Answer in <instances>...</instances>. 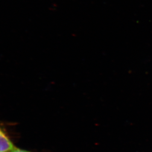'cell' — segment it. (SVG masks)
<instances>
[{
	"label": "cell",
	"mask_w": 152,
	"mask_h": 152,
	"mask_svg": "<svg viewBox=\"0 0 152 152\" xmlns=\"http://www.w3.org/2000/svg\"><path fill=\"white\" fill-rule=\"evenodd\" d=\"M15 148L0 123V152H10Z\"/></svg>",
	"instance_id": "6da1fadb"
},
{
	"label": "cell",
	"mask_w": 152,
	"mask_h": 152,
	"mask_svg": "<svg viewBox=\"0 0 152 152\" xmlns=\"http://www.w3.org/2000/svg\"><path fill=\"white\" fill-rule=\"evenodd\" d=\"M10 152H28V151L23 150L20 149L18 148H15V149L13 150L12 151H10Z\"/></svg>",
	"instance_id": "7a4b0ae2"
}]
</instances>
